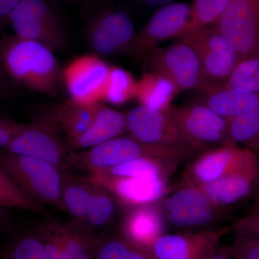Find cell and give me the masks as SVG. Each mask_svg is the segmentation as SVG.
<instances>
[{"label":"cell","mask_w":259,"mask_h":259,"mask_svg":"<svg viewBox=\"0 0 259 259\" xmlns=\"http://www.w3.org/2000/svg\"><path fill=\"white\" fill-rule=\"evenodd\" d=\"M0 168L32 202L66 213L61 198L64 174L59 168L42 160L5 149H0Z\"/></svg>","instance_id":"7a4b0ae2"},{"label":"cell","mask_w":259,"mask_h":259,"mask_svg":"<svg viewBox=\"0 0 259 259\" xmlns=\"http://www.w3.org/2000/svg\"><path fill=\"white\" fill-rule=\"evenodd\" d=\"M180 165L154 158H141L105 171L96 172L113 177L168 181ZM94 174V173H93Z\"/></svg>","instance_id":"d4e9b609"},{"label":"cell","mask_w":259,"mask_h":259,"mask_svg":"<svg viewBox=\"0 0 259 259\" xmlns=\"http://www.w3.org/2000/svg\"><path fill=\"white\" fill-rule=\"evenodd\" d=\"M236 236L231 247L235 259H259V241Z\"/></svg>","instance_id":"d590c367"},{"label":"cell","mask_w":259,"mask_h":259,"mask_svg":"<svg viewBox=\"0 0 259 259\" xmlns=\"http://www.w3.org/2000/svg\"><path fill=\"white\" fill-rule=\"evenodd\" d=\"M158 204L167 226L186 231L211 229L226 213L193 185H182Z\"/></svg>","instance_id":"8992f818"},{"label":"cell","mask_w":259,"mask_h":259,"mask_svg":"<svg viewBox=\"0 0 259 259\" xmlns=\"http://www.w3.org/2000/svg\"><path fill=\"white\" fill-rule=\"evenodd\" d=\"M192 18V5L170 3L160 8L137 33L132 54L144 59L161 42L169 39L183 38L187 35Z\"/></svg>","instance_id":"5bb4252c"},{"label":"cell","mask_w":259,"mask_h":259,"mask_svg":"<svg viewBox=\"0 0 259 259\" xmlns=\"http://www.w3.org/2000/svg\"><path fill=\"white\" fill-rule=\"evenodd\" d=\"M0 68L17 86L49 97L59 94L62 69L54 53L38 42L15 34L3 37Z\"/></svg>","instance_id":"6da1fadb"},{"label":"cell","mask_w":259,"mask_h":259,"mask_svg":"<svg viewBox=\"0 0 259 259\" xmlns=\"http://www.w3.org/2000/svg\"><path fill=\"white\" fill-rule=\"evenodd\" d=\"M0 207L3 208H18L30 211L42 215L49 216L47 207L32 202L15 187L0 168Z\"/></svg>","instance_id":"836d02e7"},{"label":"cell","mask_w":259,"mask_h":259,"mask_svg":"<svg viewBox=\"0 0 259 259\" xmlns=\"http://www.w3.org/2000/svg\"><path fill=\"white\" fill-rule=\"evenodd\" d=\"M207 259H235L231 247L218 246Z\"/></svg>","instance_id":"ab89813d"},{"label":"cell","mask_w":259,"mask_h":259,"mask_svg":"<svg viewBox=\"0 0 259 259\" xmlns=\"http://www.w3.org/2000/svg\"><path fill=\"white\" fill-rule=\"evenodd\" d=\"M231 228L236 236L259 241V201L249 212L236 219Z\"/></svg>","instance_id":"e575fe53"},{"label":"cell","mask_w":259,"mask_h":259,"mask_svg":"<svg viewBox=\"0 0 259 259\" xmlns=\"http://www.w3.org/2000/svg\"><path fill=\"white\" fill-rule=\"evenodd\" d=\"M127 132L144 144L175 148L198 156L199 151L172 119L168 112L139 105L127 114Z\"/></svg>","instance_id":"ba28073f"},{"label":"cell","mask_w":259,"mask_h":259,"mask_svg":"<svg viewBox=\"0 0 259 259\" xmlns=\"http://www.w3.org/2000/svg\"><path fill=\"white\" fill-rule=\"evenodd\" d=\"M226 144H243L259 152V102L228 121Z\"/></svg>","instance_id":"4316f807"},{"label":"cell","mask_w":259,"mask_h":259,"mask_svg":"<svg viewBox=\"0 0 259 259\" xmlns=\"http://www.w3.org/2000/svg\"><path fill=\"white\" fill-rule=\"evenodd\" d=\"M198 56L209 83H226L236 65L239 55L216 26L201 29L183 37Z\"/></svg>","instance_id":"4fadbf2b"},{"label":"cell","mask_w":259,"mask_h":259,"mask_svg":"<svg viewBox=\"0 0 259 259\" xmlns=\"http://www.w3.org/2000/svg\"><path fill=\"white\" fill-rule=\"evenodd\" d=\"M230 1L231 0H194L192 5L190 26L186 36L201 29L214 26L226 11Z\"/></svg>","instance_id":"1f68e13d"},{"label":"cell","mask_w":259,"mask_h":259,"mask_svg":"<svg viewBox=\"0 0 259 259\" xmlns=\"http://www.w3.org/2000/svg\"><path fill=\"white\" fill-rule=\"evenodd\" d=\"M144 4L151 7H163L170 4L173 0H141Z\"/></svg>","instance_id":"60d3db41"},{"label":"cell","mask_w":259,"mask_h":259,"mask_svg":"<svg viewBox=\"0 0 259 259\" xmlns=\"http://www.w3.org/2000/svg\"><path fill=\"white\" fill-rule=\"evenodd\" d=\"M111 66L96 55L71 61L61 73V82L73 101L85 105L101 103Z\"/></svg>","instance_id":"7c38bea8"},{"label":"cell","mask_w":259,"mask_h":259,"mask_svg":"<svg viewBox=\"0 0 259 259\" xmlns=\"http://www.w3.org/2000/svg\"><path fill=\"white\" fill-rule=\"evenodd\" d=\"M3 259H48L44 245L34 232L15 235L5 246Z\"/></svg>","instance_id":"d6a6232c"},{"label":"cell","mask_w":259,"mask_h":259,"mask_svg":"<svg viewBox=\"0 0 259 259\" xmlns=\"http://www.w3.org/2000/svg\"><path fill=\"white\" fill-rule=\"evenodd\" d=\"M93 185L88 181L78 180L64 174L61 198L66 212L76 220V223H83L93 194Z\"/></svg>","instance_id":"484cf974"},{"label":"cell","mask_w":259,"mask_h":259,"mask_svg":"<svg viewBox=\"0 0 259 259\" xmlns=\"http://www.w3.org/2000/svg\"><path fill=\"white\" fill-rule=\"evenodd\" d=\"M8 25L18 36L38 42L54 53L69 45L60 16L48 0H21L10 13Z\"/></svg>","instance_id":"277c9868"},{"label":"cell","mask_w":259,"mask_h":259,"mask_svg":"<svg viewBox=\"0 0 259 259\" xmlns=\"http://www.w3.org/2000/svg\"><path fill=\"white\" fill-rule=\"evenodd\" d=\"M231 227L163 235L149 251L154 259H207Z\"/></svg>","instance_id":"e0dca14e"},{"label":"cell","mask_w":259,"mask_h":259,"mask_svg":"<svg viewBox=\"0 0 259 259\" xmlns=\"http://www.w3.org/2000/svg\"><path fill=\"white\" fill-rule=\"evenodd\" d=\"M86 40L97 54L117 55L132 53L137 32L129 15L121 10H102L87 25Z\"/></svg>","instance_id":"30bf717a"},{"label":"cell","mask_w":259,"mask_h":259,"mask_svg":"<svg viewBox=\"0 0 259 259\" xmlns=\"http://www.w3.org/2000/svg\"><path fill=\"white\" fill-rule=\"evenodd\" d=\"M0 259H3V257H1V258H0Z\"/></svg>","instance_id":"7bdbcfd3"},{"label":"cell","mask_w":259,"mask_h":259,"mask_svg":"<svg viewBox=\"0 0 259 259\" xmlns=\"http://www.w3.org/2000/svg\"><path fill=\"white\" fill-rule=\"evenodd\" d=\"M35 233L42 241L48 259H93L98 239L81 225L51 218L40 223Z\"/></svg>","instance_id":"8fae6325"},{"label":"cell","mask_w":259,"mask_h":259,"mask_svg":"<svg viewBox=\"0 0 259 259\" xmlns=\"http://www.w3.org/2000/svg\"><path fill=\"white\" fill-rule=\"evenodd\" d=\"M25 125L8 117H0V149L6 148L20 134Z\"/></svg>","instance_id":"8d00e7d4"},{"label":"cell","mask_w":259,"mask_h":259,"mask_svg":"<svg viewBox=\"0 0 259 259\" xmlns=\"http://www.w3.org/2000/svg\"><path fill=\"white\" fill-rule=\"evenodd\" d=\"M198 156L186 168L182 185H207L259 160L249 148L232 144L207 150Z\"/></svg>","instance_id":"9c48e42d"},{"label":"cell","mask_w":259,"mask_h":259,"mask_svg":"<svg viewBox=\"0 0 259 259\" xmlns=\"http://www.w3.org/2000/svg\"><path fill=\"white\" fill-rule=\"evenodd\" d=\"M21 0H0V26L8 25L10 13Z\"/></svg>","instance_id":"f35d334b"},{"label":"cell","mask_w":259,"mask_h":259,"mask_svg":"<svg viewBox=\"0 0 259 259\" xmlns=\"http://www.w3.org/2000/svg\"><path fill=\"white\" fill-rule=\"evenodd\" d=\"M150 71L165 76L178 89L202 91L209 86L197 53L183 39L153 49L144 58Z\"/></svg>","instance_id":"52a82bcc"},{"label":"cell","mask_w":259,"mask_h":259,"mask_svg":"<svg viewBox=\"0 0 259 259\" xmlns=\"http://www.w3.org/2000/svg\"><path fill=\"white\" fill-rule=\"evenodd\" d=\"M16 88L17 85L0 68V102H4L13 96Z\"/></svg>","instance_id":"74e56055"},{"label":"cell","mask_w":259,"mask_h":259,"mask_svg":"<svg viewBox=\"0 0 259 259\" xmlns=\"http://www.w3.org/2000/svg\"><path fill=\"white\" fill-rule=\"evenodd\" d=\"M223 84L241 93L259 95V51L241 59Z\"/></svg>","instance_id":"f546056e"},{"label":"cell","mask_w":259,"mask_h":259,"mask_svg":"<svg viewBox=\"0 0 259 259\" xmlns=\"http://www.w3.org/2000/svg\"><path fill=\"white\" fill-rule=\"evenodd\" d=\"M168 114L186 137L201 152L226 144L228 121L202 104L171 106Z\"/></svg>","instance_id":"2e32d148"},{"label":"cell","mask_w":259,"mask_h":259,"mask_svg":"<svg viewBox=\"0 0 259 259\" xmlns=\"http://www.w3.org/2000/svg\"><path fill=\"white\" fill-rule=\"evenodd\" d=\"M125 131L126 115L100 103L88 131L69 144L76 151H85L120 137Z\"/></svg>","instance_id":"7402d4cb"},{"label":"cell","mask_w":259,"mask_h":259,"mask_svg":"<svg viewBox=\"0 0 259 259\" xmlns=\"http://www.w3.org/2000/svg\"><path fill=\"white\" fill-rule=\"evenodd\" d=\"M195 187L221 208L241 203L259 188V160L212 183Z\"/></svg>","instance_id":"d6986e66"},{"label":"cell","mask_w":259,"mask_h":259,"mask_svg":"<svg viewBox=\"0 0 259 259\" xmlns=\"http://www.w3.org/2000/svg\"><path fill=\"white\" fill-rule=\"evenodd\" d=\"M93 259H154L151 252L123 237L98 238Z\"/></svg>","instance_id":"83f0119b"},{"label":"cell","mask_w":259,"mask_h":259,"mask_svg":"<svg viewBox=\"0 0 259 259\" xmlns=\"http://www.w3.org/2000/svg\"><path fill=\"white\" fill-rule=\"evenodd\" d=\"M200 93L199 103L228 122L259 102V95L241 93L224 84H210Z\"/></svg>","instance_id":"603a6c76"},{"label":"cell","mask_w":259,"mask_h":259,"mask_svg":"<svg viewBox=\"0 0 259 259\" xmlns=\"http://www.w3.org/2000/svg\"><path fill=\"white\" fill-rule=\"evenodd\" d=\"M100 104L85 105L69 99L39 114L47 119L69 144L88 131Z\"/></svg>","instance_id":"44dd1931"},{"label":"cell","mask_w":259,"mask_h":259,"mask_svg":"<svg viewBox=\"0 0 259 259\" xmlns=\"http://www.w3.org/2000/svg\"><path fill=\"white\" fill-rule=\"evenodd\" d=\"M258 201H259V197H258Z\"/></svg>","instance_id":"ee69618b"},{"label":"cell","mask_w":259,"mask_h":259,"mask_svg":"<svg viewBox=\"0 0 259 259\" xmlns=\"http://www.w3.org/2000/svg\"><path fill=\"white\" fill-rule=\"evenodd\" d=\"M3 209H4L3 207H0V228H1L5 223V216Z\"/></svg>","instance_id":"b9f144b4"},{"label":"cell","mask_w":259,"mask_h":259,"mask_svg":"<svg viewBox=\"0 0 259 259\" xmlns=\"http://www.w3.org/2000/svg\"><path fill=\"white\" fill-rule=\"evenodd\" d=\"M3 149L48 162L64 174L88 170L79 153L39 113Z\"/></svg>","instance_id":"3957f363"},{"label":"cell","mask_w":259,"mask_h":259,"mask_svg":"<svg viewBox=\"0 0 259 259\" xmlns=\"http://www.w3.org/2000/svg\"><path fill=\"white\" fill-rule=\"evenodd\" d=\"M90 173L105 171L141 158H154L180 165L195 157L192 153L144 144L130 136H120L79 153Z\"/></svg>","instance_id":"5b68a950"},{"label":"cell","mask_w":259,"mask_h":259,"mask_svg":"<svg viewBox=\"0 0 259 259\" xmlns=\"http://www.w3.org/2000/svg\"><path fill=\"white\" fill-rule=\"evenodd\" d=\"M217 27L243 59L259 51V0H231Z\"/></svg>","instance_id":"9a60e30c"},{"label":"cell","mask_w":259,"mask_h":259,"mask_svg":"<svg viewBox=\"0 0 259 259\" xmlns=\"http://www.w3.org/2000/svg\"><path fill=\"white\" fill-rule=\"evenodd\" d=\"M167 227L158 202L136 206L130 209L124 218L122 237L149 250L158 238L166 234Z\"/></svg>","instance_id":"ffe728a7"},{"label":"cell","mask_w":259,"mask_h":259,"mask_svg":"<svg viewBox=\"0 0 259 259\" xmlns=\"http://www.w3.org/2000/svg\"><path fill=\"white\" fill-rule=\"evenodd\" d=\"M138 81L127 70L111 66L102 102L121 105L136 98Z\"/></svg>","instance_id":"f1b7e54d"},{"label":"cell","mask_w":259,"mask_h":259,"mask_svg":"<svg viewBox=\"0 0 259 259\" xmlns=\"http://www.w3.org/2000/svg\"><path fill=\"white\" fill-rule=\"evenodd\" d=\"M115 198L106 189L93 185V194L83 223L94 228H102L108 225L115 217L117 211Z\"/></svg>","instance_id":"4dcf8cb0"},{"label":"cell","mask_w":259,"mask_h":259,"mask_svg":"<svg viewBox=\"0 0 259 259\" xmlns=\"http://www.w3.org/2000/svg\"><path fill=\"white\" fill-rule=\"evenodd\" d=\"M88 182L106 189L120 202L130 207L157 203L166 196L168 182L131 177H113L91 174Z\"/></svg>","instance_id":"ac0fdd59"},{"label":"cell","mask_w":259,"mask_h":259,"mask_svg":"<svg viewBox=\"0 0 259 259\" xmlns=\"http://www.w3.org/2000/svg\"><path fill=\"white\" fill-rule=\"evenodd\" d=\"M179 93L178 89L169 79L150 71L145 72L138 81L136 99L140 105L166 112Z\"/></svg>","instance_id":"cb8c5ba5"}]
</instances>
